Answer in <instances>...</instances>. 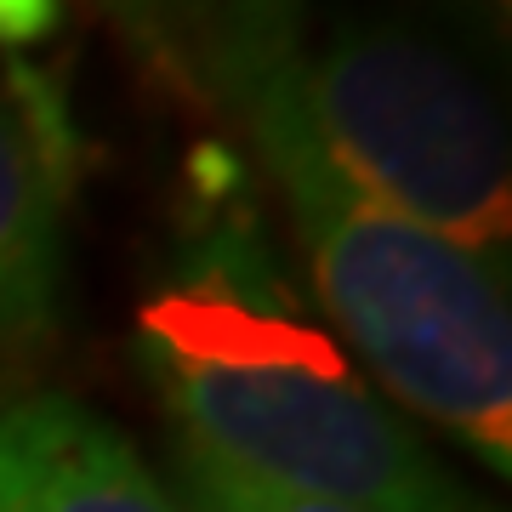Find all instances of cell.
I'll use <instances>...</instances> for the list:
<instances>
[{"instance_id":"obj_1","label":"cell","mask_w":512,"mask_h":512,"mask_svg":"<svg viewBox=\"0 0 512 512\" xmlns=\"http://www.w3.org/2000/svg\"><path fill=\"white\" fill-rule=\"evenodd\" d=\"M177 268L137 308V359L183 450L342 512H495L399 421L279 274L234 188H200Z\"/></svg>"},{"instance_id":"obj_2","label":"cell","mask_w":512,"mask_h":512,"mask_svg":"<svg viewBox=\"0 0 512 512\" xmlns=\"http://www.w3.org/2000/svg\"><path fill=\"white\" fill-rule=\"evenodd\" d=\"M291 69L262 80L239 120L291 205L330 325L399 404L461 439L490 473H512V313L501 262L359 200L313 143Z\"/></svg>"},{"instance_id":"obj_3","label":"cell","mask_w":512,"mask_h":512,"mask_svg":"<svg viewBox=\"0 0 512 512\" xmlns=\"http://www.w3.org/2000/svg\"><path fill=\"white\" fill-rule=\"evenodd\" d=\"M291 80L319 154L359 200L478 256H507V126L456 52L393 18H342L319 52L296 57Z\"/></svg>"},{"instance_id":"obj_4","label":"cell","mask_w":512,"mask_h":512,"mask_svg":"<svg viewBox=\"0 0 512 512\" xmlns=\"http://www.w3.org/2000/svg\"><path fill=\"white\" fill-rule=\"evenodd\" d=\"M80 183V131L52 74L0 63V348L46 336L63 279V211Z\"/></svg>"},{"instance_id":"obj_5","label":"cell","mask_w":512,"mask_h":512,"mask_svg":"<svg viewBox=\"0 0 512 512\" xmlns=\"http://www.w3.org/2000/svg\"><path fill=\"white\" fill-rule=\"evenodd\" d=\"M0 512H188L137 444L69 393L0 410Z\"/></svg>"},{"instance_id":"obj_6","label":"cell","mask_w":512,"mask_h":512,"mask_svg":"<svg viewBox=\"0 0 512 512\" xmlns=\"http://www.w3.org/2000/svg\"><path fill=\"white\" fill-rule=\"evenodd\" d=\"M188 103L234 114L302 52V0H92Z\"/></svg>"},{"instance_id":"obj_7","label":"cell","mask_w":512,"mask_h":512,"mask_svg":"<svg viewBox=\"0 0 512 512\" xmlns=\"http://www.w3.org/2000/svg\"><path fill=\"white\" fill-rule=\"evenodd\" d=\"M183 478H188V495H194V512H342V507H325V501L268 490L256 478H239L217 461L194 456V450H183Z\"/></svg>"},{"instance_id":"obj_8","label":"cell","mask_w":512,"mask_h":512,"mask_svg":"<svg viewBox=\"0 0 512 512\" xmlns=\"http://www.w3.org/2000/svg\"><path fill=\"white\" fill-rule=\"evenodd\" d=\"M63 0H0V46H35L57 35Z\"/></svg>"}]
</instances>
